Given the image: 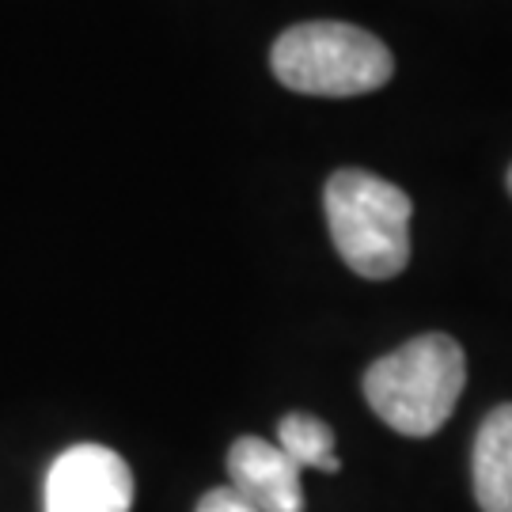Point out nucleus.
I'll list each match as a JSON object with an SVG mask.
<instances>
[{"label": "nucleus", "mask_w": 512, "mask_h": 512, "mask_svg": "<svg viewBox=\"0 0 512 512\" xmlns=\"http://www.w3.org/2000/svg\"><path fill=\"white\" fill-rule=\"evenodd\" d=\"M467 384V361L456 338L421 334L391 349L365 372V399L403 437H433L452 418Z\"/></svg>", "instance_id": "nucleus-1"}, {"label": "nucleus", "mask_w": 512, "mask_h": 512, "mask_svg": "<svg viewBox=\"0 0 512 512\" xmlns=\"http://www.w3.org/2000/svg\"><path fill=\"white\" fill-rule=\"evenodd\" d=\"M330 239L353 274L387 281L410 262V194L361 167L334 171L323 194Z\"/></svg>", "instance_id": "nucleus-2"}, {"label": "nucleus", "mask_w": 512, "mask_h": 512, "mask_svg": "<svg viewBox=\"0 0 512 512\" xmlns=\"http://www.w3.org/2000/svg\"><path fill=\"white\" fill-rule=\"evenodd\" d=\"M270 65L289 92L327 99L376 92L395 73V57L380 38L338 19H311L289 27L274 42Z\"/></svg>", "instance_id": "nucleus-3"}, {"label": "nucleus", "mask_w": 512, "mask_h": 512, "mask_svg": "<svg viewBox=\"0 0 512 512\" xmlns=\"http://www.w3.org/2000/svg\"><path fill=\"white\" fill-rule=\"evenodd\" d=\"M133 471L114 448L76 444L46 475V512H129Z\"/></svg>", "instance_id": "nucleus-4"}, {"label": "nucleus", "mask_w": 512, "mask_h": 512, "mask_svg": "<svg viewBox=\"0 0 512 512\" xmlns=\"http://www.w3.org/2000/svg\"><path fill=\"white\" fill-rule=\"evenodd\" d=\"M300 467L277 444L239 437L228 448V490H236L258 512H304Z\"/></svg>", "instance_id": "nucleus-5"}, {"label": "nucleus", "mask_w": 512, "mask_h": 512, "mask_svg": "<svg viewBox=\"0 0 512 512\" xmlns=\"http://www.w3.org/2000/svg\"><path fill=\"white\" fill-rule=\"evenodd\" d=\"M475 497L482 512H512V403L486 414L475 437Z\"/></svg>", "instance_id": "nucleus-6"}, {"label": "nucleus", "mask_w": 512, "mask_h": 512, "mask_svg": "<svg viewBox=\"0 0 512 512\" xmlns=\"http://www.w3.org/2000/svg\"><path fill=\"white\" fill-rule=\"evenodd\" d=\"M277 448L293 459L296 467H315L323 475L338 471V456H334V433L327 421L311 418V414H285L277 425Z\"/></svg>", "instance_id": "nucleus-7"}, {"label": "nucleus", "mask_w": 512, "mask_h": 512, "mask_svg": "<svg viewBox=\"0 0 512 512\" xmlns=\"http://www.w3.org/2000/svg\"><path fill=\"white\" fill-rule=\"evenodd\" d=\"M194 512H258L251 509L236 490H228V486H220V490H209V494L198 501V509Z\"/></svg>", "instance_id": "nucleus-8"}, {"label": "nucleus", "mask_w": 512, "mask_h": 512, "mask_svg": "<svg viewBox=\"0 0 512 512\" xmlns=\"http://www.w3.org/2000/svg\"><path fill=\"white\" fill-rule=\"evenodd\" d=\"M509 194H512V167H509Z\"/></svg>", "instance_id": "nucleus-9"}]
</instances>
